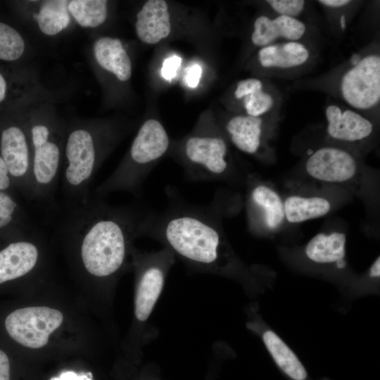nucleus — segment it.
I'll return each instance as SVG.
<instances>
[{
  "label": "nucleus",
  "instance_id": "nucleus-14",
  "mask_svg": "<svg viewBox=\"0 0 380 380\" xmlns=\"http://www.w3.org/2000/svg\"><path fill=\"white\" fill-rule=\"evenodd\" d=\"M310 57V50L300 41L276 42L261 47L258 52L260 65L271 70L297 69L306 64Z\"/></svg>",
  "mask_w": 380,
  "mask_h": 380
},
{
  "label": "nucleus",
  "instance_id": "nucleus-16",
  "mask_svg": "<svg viewBox=\"0 0 380 380\" xmlns=\"http://www.w3.org/2000/svg\"><path fill=\"white\" fill-rule=\"evenodd\" d=\"M232 143L241 151L256 153L262 144L263 119L248 115H235L226 125Z\"/></svg>",
  "mask_w": 380,
  "mask_h": 380
},
{
  "label": "nucleus",
  "instance_id": "nucleus-12",
  "mask_svg": "<svg viewBox=\"0 0 380 380\" xmlns=\"http://www.w3.org/2000/svg\"><path fill=\"white\" fill-rule=\"evenodd\" d=\"M306 30L305 24L298 18L261 15L253 23L251 41L260 48L279 42L299 41Z\"/></svg>",
  "mask_w": 380,
  "mask_h": 380
},
{
  "label": "nucleus",
  "instance_id": "nucleus-30",
  "mask_svg": "<svg viewBox=\"0 0 380 380\" xmlns=\"http://www.w3.org/2000/svg\"><path fill=\"white\" fill-rule=\"evenodd\" d=\"M7 167L0 156V191H5L10 188L12 180Z\"/></svg>",
  "mask_w": 380,
  "mask_h": 380
},
{
  "label": "nucleus",
  "instance_id": "nucleus-13",
  "mask_svg": "<svg viewBox=\"0 0 380 380\" xmlns=\"http://www.w3.org/2000/svg\"><path fill=\"white\" fill-rule=\"evenodd\" d=\"M40 258L39 246L28 239H19L0 251V284L22 277L33 271Z\"/></svg>",
  "mask_w": 380,
  "mask_h": 380
},
{
  "label": "nucleus",
  "instance_id": "nucleus-29",
  "mask_svg": "<svg viewBox=\"0 0 380 380\" xmlns=\"http://www.w3.org/2000/svg\"><path fill=\"white\" fill-rule=\"evenodd\" d=\"M202 73L201 67L198 64H194L189 67L185 75V82L191 88H195L199 83Z\"/></svg>",
  "mask_w": 380,
  "mask_h": 380
},
{
  "label": "nucleus",
  "instance_id": "nucleus-3",
  "mask_svg": "<svg viewBox=\"0 0 380 380\" xmlns=\"http://www.w3.org/2000/svg\"><path fill=\"white\" fill-rule=\"evenodd\" d=\"M340 97L358 111L374 110L380 102V55L371 51L357 56L341 73L338 82Z\"/></svg>",
  "mask_w": 380,
  "mask_h": 380
},
{
  "label": "nucleus",
  "instance_id": "nucleus-24",
  "mask_svg": "<svg viewBox=\"0 0 380 380\" xmlns=\"http://www.w3.org/2000/svg\"><path fill=\"white\" fill-rule=\"evenodd\" d=\"M68 11L82 27H95L101 25L107 17V1L72 0Z\"/></svg>",
  "mask_w": 380,
  "mask_h": 380
},
{
  "label": "nucleus",
  "instance_id": "nucleus-26",
  "mask_svg": "<svg viewBox=\"0 0 380 380\" xmlns=\"http://www.w3.org/2000/svg\"><path fill=\"white\" fill-rule=\"evenodd\" d=\"M19 205L6 191H0V230L8 229L20 221Z\"/></svg>",
  "mask_w": 380,
  "mask_h": 380
},
{
  "label": "nucleus",
  "instance_id": "nucleus-28",
  "mask_svg": "<svg viewBox=\"0 0 380 380\" xmlns=\"http://www.w3.org/2000/svg\"><path fill=\"white\" fill-rule=\"evenodd\" d=\"M181 58L177 56H173L166 58L163 64L161 74L163 78L171 80L176 75L181 64Z\"/></svg>",
  "mask_w": 380,
  "mask_h": 380
},
{
  "label": "nucleus",
  "instance_id": "nucleus-27",
  "mask_svg": "<svg viewBox=\"0 0 380 380\" xmlns=\"http://www.w3.org/2000/svg\"><path fill=\"white\" fill-rule=\"evenodd\" d=\"M265 2L277 15L295 18L303 11L305 5L303 0H269Z\"/></svg>",
  "mask_w": 380,
  "mask_h": 380
},
{
  "label": "nucleus",
  "instance_id": "nucleus-4",
  "mask_svg": "<svg viewBox=\"0 0 380 380\" xmlns=\"http://www.w3.org/2000/svg\"><path fill=\"white\" fill-rule=\"evenodd\" d=\"M51 133L49 127L42 124L34 125L30 129L36 199L51 198L61 174V151Z\"/></svg>",
  "mask_w": 380,
  "mask_h": 380
},
{
  "label": "nucleus",
  "instance_id": "nucleus-11",
  "mask_svg": "<svg viewBox=\"0 0 380 380\" xmlns=\"http://www.w3.org/2000/svg\"><path fill=\"white\" fill-rule=\"evenodd\" d=\"M327 132L332 140L355 144L369 138L374 124L362 113L351 108L331 103L325 108Z\"/></svg>",
  "mask_w": 380,
  "mask_h": 380
},
{
  "label": "nucleus",
  "instance_id": "nucleus-21",
  "mask_svg": "<svg viewBox=\"0 0 380 380\" xmlns=\"http://www.w3.org/2000/svg\"><path fill=\"white\" fill-rule=\"evenodd\" d=\"M346 241V235L341 232L319 233L308 243L305 254L317 263H341L345 258Z\"/></svg>",
  "mask_w": 380,
  "mask_h": 380
},
{
  "label": "nucleus",
  "instance_id": "nucleus-10",
  "mask_svg": "<svg viewBox=\"0 0 380 380\" xmlns=\"http://www.w3.org/2000/svg\"><path fill=\"white\" fill-rule=\"evenodd\" d=\"M170 253L167 249L148 256L143 263L135 297V315L140 321H145L150 316L163 290Z\"/></svg>",
  "mask_w": 380,
  "mask_h": 380
},
{
  "label": "nucleus",
  "instance_id": "nucleus-9",
  "mask_svg": "<svg viewBox=\"0 0 380 380\" xmlns=\"http://www.w3.org/2000/svg\"><path fill=\"white\" fill-rule=\"evenodd\" d=\"M305 170L317 180L343 184L355 177L358 163L348 151L338 146H327L318 148L309 156Z\"/></svg>",
  "mask_w": 380,
  "mask_h": 380
},
{
  "label": "nucleus",
  "instance_id": "nucleus-8",
  "mask_svg": "<svg viewBox=\"0 0 380 380\" xmlns=\"http://www.w3.org/2000/svg\"><path fill=\"white\" fill-rule=\"evenodd\" d=\"M1 156L11 179L18 182L30 200L36 199L32 177V150L21 128L11 126L2 131Z\"/></svg>",
  "mask_w": 380,
  "mask_h": 380
},
{
  "label": "nucleus",
  "instance_id": "nucleus-23",
  "mask_svg": "<svg viewBox=\"0 0 380 380\" xmlns=\"http://www.w3.org/2000/svg\"><path fill=\"white\" fill-rule=\"evenodd\" d=\"M68 1H45L41 6L37 20L40 30L47 35H54L65 29L70 23Z\"/></svg>",
  "mask_w": 380,
  "mask_h": 380
},
{
  "label": "nucleus",
  "instance_id": "nucleus-5",
  "mask_svg": "<svg viewBox=\"0 0 380 380\" xmlns=\"http://www.w3.org/2000/svg\"><path fill=\"white\" fill-rule=\"evenodd\" d=\"M227 144L220 137L194 135L184 145L186 175L195 181H209L227 173Z\"/></svg>",
  "mask_w": 380,
  "mask_h": 380
},
{
  "label": "nucleus",
  "instance_id": "nucleus-22",
  "mask_svg": "<svg viewBox=\"0 0 380 380\" xmlns=\"http://www.w3.org/2000/svg\"><path fill=\"white\" fill-rule=\"evenodd\" d=\"M285 218L291 223H300L327 215L331 203L320 196H289L284 203Z\"/></svg>",
  "mask_w": 380,
  "mask_h": 380
},
{
  "label": "nucleus",
  "instance_id": "nucleus-25",
  "mask_svg": "<svg viewBox=\"0 0 380 380\" xmlns=\"http://www.w3.org/2000/svg\"><path fill=\"white\" fill-rule=\"evenodd\" d=\"M25 50V43L21 35L12 27L0 22V59L15 61Z\"/></svg>",
  "mask_w": 380,
  "mask_h": 380
},
{
  "label": "nucleus",
  "instance_id": "nucleus-17",
  "mask_svg": "<svg viewBox=\"0 0 380 380\" xmlns=\"http://www.w3.org/2000/svg\"><path fill=\"white\" fill-rule=\"evenodd\" d=\"M98 63L113 72L120 81L128 80L132 75V64L129 56L118 39L108 37L99 38L94 46Z\"/></svg>",
  "mask_w": 380,
  "mask_h": 380
},
{
  "label": "nucleus",
  "instance_id": "nucleus-1",
  "mask_svg": "<svg viewBox=\"0 0 380 380\" xmlns=\"http://www.w3.org/2000/svg\"><path fill=\"white\" fill-rule=\"evenodd\" d=\"M145 213L134 205L115 206L90 196L68 206L60 230L76 245L84 270L105 278L123 266L131 242L141 235Z\"/></svg>",
  "mask_w": 380,
  "mask_h": 380
},
{
  "label": "nucleus",
  "instance_id": "nucleus-34",
  "mask_svg": "<svg viewBox=\"0 0 380 380\" xmlns=\"http://www.w3.org/2000/svg\"><path fill=\"white\" fill-rule=\"evenodd\" d=\"M369 275L372 277L377 278L380 275V258L378 257L373 262L369 270Z\"/></svg>",
  "mask_w": 380,
  "mask_h": 380
},
{
  "label": "nucleus",
  "instance_id": "nucleus-18",
  "mask_svg": "<svg viewBox=\"0 0 380 380\" xmlns=\"http://www.w3.org/2000/svg\"><path fill=\"white\" fill-rule=\"evenodd\" d=\"M236 99L241 100L246 115L261 117L270 112L275 106L274 94L266 89L260 80L247 78L240 80L234 91Z\"/></svg>",
  "mask_w": 380,
  "mask_h": 380
},
{
  "label": "nucleus",
  "instance_id": "nucleus-19",
  "mask_svg": "<svg viewBox=\"0 0 380 380\" xmlns=\"http://www.w3.org/2000/svg\"><path fill=\"white\" fill-rule=\"evenodd\" d=\"M263 342L278 367L291 380H307V371L298 357L273 331L262 334Z\"/></svg>",
  "mask_w": 380,
  "mask_h": 380
},
{
  "label": "nucleus",
  "instance_id": "nucleus-7",
  "mask_svg": "<svg viewBox=\"0 0 380 380\" xmlns=\"http://www.w3.org/2000/svg\"><path fill=\"white\" fill-rule=\"evenodd\" d=\"M169 144L167 132L159 121H145L132 144L128 157L122 161L124 168L132 176H147L156 161L167 151Z\"/></svg>",
  "mask_w": 380,
  "mask_h": 380
},
{
  "label": "nucleus",
  "instance_id": "nucleus-33",
  "mask_svg": "<svg viewBox=\"0 0 380 380\" xmlns=\"http://www.w3.org/2000/svg\"><path fill=\"white\" fill-rule=\"evenodd\" d=\"M318 2L328 8H343L349 5L352 1L348 0H320Z\"/></svg>",
  "mask_w": 380,
  "mask_h": 380
},
{
  "label": "nucleus",
  "instance_id": "nucleus-35",
  "mask_svg": "<svg viewBox=\"0 0 380 380\" xmlns=\"http://www.w3.org/2000/svg\"><path fill=\"white\" fill-rule=\"evenodd\" d=\"M6 83L4 77L0 73V102L3 101V99H4L5 95H6Z\"/></svg>",
  "mask_w": 380,
  "mask_h": 380
},
{
  "label": "nucleus",
  "instance_id": "nucleus-31",
  "mask_svg": "<svg viewBox=\"0 0 380 380\" xmlns=\"http://www.w3.org/2000/svg\"><path fill=\"white\" fill-rule=\"evenodd\" d=\"M0 380H10V363L6 354L0 349Z\"/></svg>",
  "mask_w": 380,
  "mask_h": 380
},
{
  "label": "nucleus",
  "instance_id": "nucleus-20",
  "mask_svg": "<svg viewBox=\"0 0 380 380\" xmlns=\"http://www.w3.org/2000/svg\"><path fill=\"white\" fill-rule=\"evenodd\" d=\"M251 208L260 210L262 220L267 228H278L285 218L284 205L279 195L265 184L253 187L249 196Z\"/></svg>",
  "mask_w": 380,
  "mask_h": 380
},
{
  "label": "nucleus",
  "instance_id": "nucleus-6",
  "mask_svg": "<svg viewBox=\"0 0 380 380\" xmlns=\"http://www.w3.org/2000/svg\"><path fill=\"white\" fill-rule=\"evenodd\" d=\"M63 321L62 312L56 309L27 307L10 313L5 320V327L16 342L27 348H39L48 343L50 334Z\"/></svg>",
  "mask_w": 380,
  "mask_h": 380
},
{
  "label": "nucleus",
  "instance_id": "nucleus-15",
  "mask_svg": "<svg viewBox=\"0 0 380 380\" xmlns=\"http://www.w3.org/2000/svg\"><path fill=\"white\" fill-rule=\"evenodd\" d=\"M137 17L136 33L143 42L154 44L169 35L171 23L165 1H147Z\"/></svg>",
  "mask_w": 380,
  "mask_h": 380
},
{
  "label": "nucleus",
  "instance_id": "nucleus-32",
  "mask_svg": "<svg viewBox=\"0 0 380 380\" xmlns=\"http://www.w3.org/2000/svg\"><path fill=\"white\" fill-rule=\"evenodd\" d=\"M88 374H82L79 375L74 372L68 371L61 373L58 377L51 378L50 380H92L91 376H88Z\"/></svg>",
  "mask_w": 380,
  "mask_h": 380
},
{
  "label": "nucleus",
  "instance_id": "nucleus-2",
  "mask_svg": "<svg viewBox=\"0 0 380 380\" xmlns=\"http://www.w3.org/2000/svg\"><path fill=\"white\" fill-rule=\"evenodd\" d=\"M141 235L163 242L184 260L205 267H215L224 259L225 241L208 210L175 205L160 214L146 213Z\"/></svg>",
  "mask_w": 380,
  "mask_h": 380
}]
</instances>
